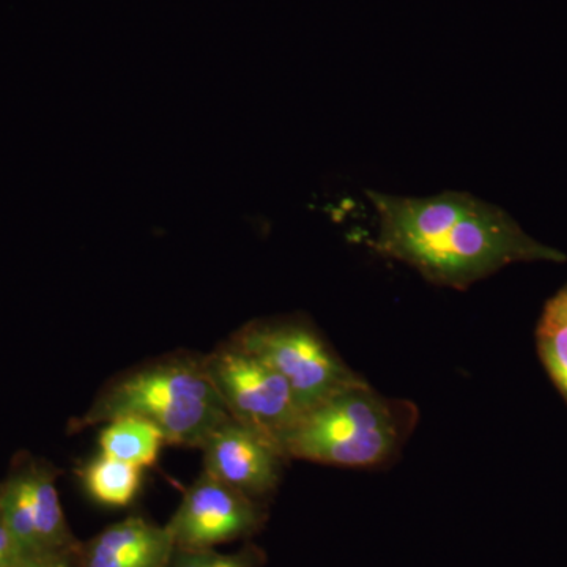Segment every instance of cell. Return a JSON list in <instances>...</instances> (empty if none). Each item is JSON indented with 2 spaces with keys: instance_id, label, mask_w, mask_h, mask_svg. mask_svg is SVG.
I'll return each mask as SVG.
<instances>
[{
  "instance_id": "cell-1",
  "label": "cell",
  "mask_w": 567,
  "mask_h": 567,
  "mask_svg": "<svg viewBox=\"0 0 567 567\" xmlns=\"http://www.w3.org/2000/svg\"><path fill=\"white\" fill-rule=\"evenodd\" d=\"M365 196L379 216L375 252L410 265L435 286L466 290L511 264L566 260L525 234L509 213L468 193Z\"/></svg>"
},
{
  "instance_id": "cell-2",
  "label": "cell",
  "mask_w": 567,
  "mask_h": 567,
  "mask_svg": "<svg viewBox=\"0 0 567 567\" xmlns=\"http://www.w3.org/2000/svg\"><path fill=\"white\" fill-rule=\"evenodd\" d=\"M136 416L159 429L167 445L203 447L230 420L203 358L171 357L133 369L104 388L74 427Z\"/></svg>"
},
{
  "instance_id": "cell-3",
  "label": "cell",
  "mask_w": 567,
  "mask_h": 567,
  "mask_svg": "<svg viewBox=\"0 0 567 567\" xmlns=\"http://www.w3.org/2000/svg\"><path fill=\"white\" fill-rule=\"evenodd\" d=\"M416 406L377 393L368 382L309 410L282 442L287 458L371 468L390 462L415 427Z\"/></svg>"
},
{
  "instance_id": "cell-4",
  "label": "cell",
  "mask_w": 567,
  "mask_h": 567,
  "mask_svg": "<svg viewBox=\"0 0 567 567\" xmlns=\"http://www.w3.org/2000/svg\"><path fill=\"white\" fill-rule=\"evenodd\" d=\"M230 341L271 365L292 388L305 415L336 394L365 382L301 317L254 320Z\"/></svg>"
},
{
  "instance_id": "cell-5",
  "label": "cell",
  "mask_w": 567,
  "mask_h": 567,
  "mask_svg": "<svg viewBox=\"0 0 567 567\" xmlns=\"http://www.w3.org/2000/svg\"><path fill=\"white\" fill-rule=\"evenodd\" d=\"M203 360L229 415L282 450L284 440L305 416L289 383L271 365L234 341Z\"/></svg>"
},
{
  "instance_id": "cell-6",
  "label": "cell",
  "mask_w": 567,
  "mask_h": 567,
  "mask_svg": "<svg viewBox=\"0 0 567 567\" xmlns=\"http://www.w3.org/2000/svg\"><path fill=\"white\" fill-rule=\"evenodd\" d=\"M264 522L262 503L203 472L183 495L166 527L175 547L216 548L248 539L262 528Z\"/></svg>"
},
{
  "instance_id": "cell-7",
  "label": "cell",
  "mask_w": 567,
  "mask_h": 567,
  "mask_svg": "<svg viewBox=\"0 0 567 567\" xmlns=\"http://www.w3.org/2000/svg\"><path fill=\"white\" fill-rule=\"evenodd\" d=\"M200 450L204 472L259 503L274 494L284 462L289 461L276 443L234 417L219 425Z\"/></svg>"
},
{
  "instance_id": "cell-8",
  "label": "cell",
  "mask_w": 567,
  "mask_h": 567,
  "mask_svg": "<svg viewBox=\"0 0 567 567\" xmlns=\"http://www.w3.org/2000/svg\"><path fill=\"white\" fill-rule=\"evenodd\" d=\"M174 548L166 525L132 516L81 543L76 567H167Z\"/></svg>"
},
{
  "instance_id": "cell-9",
  "label": "cell",
  "mask_w": 567,
  "mask_h": 567,
  "mask_svg": "<svg viewBox=\"0 0 567 567\" xmlns=\"http://www.w3.org/2000/svg\"><path fill=\"white\" fill-rule=\"evenodd\" d=\"M24 470L37 555L78 554L81 543L74 537L63 514L51 466L32 464Z\"/></svg>"
},
{
  "instance_id": "cell-10",
  "label": "cell",
  "mask_w": 567,
  "mask_h": 567,
  "mask_svg": "<svg viewBox=\"0 0 567 567\" xmlns=\"http://www.w3.org/2000/svg\"><path fill=\"white\" fill-rule=\"evenodd\" d=\"M99 443L103 456L144 470L156 464L166 440L148 421L123 416L104 425Z\"/></svg>"
},
{
  "instance_id": "cell-11",
  "label": "cell",
  "mask_w": 567,
  "mask_h": 567,
  "mask_svg": "<svg viewBox=\"0 0 567 567\" xmlns=\"http://www.w3.org/2000/svg\"><path fill=\"white\" fill-rule=\"evenodd\" d=\"M87 494L100 505H132L142 486V468L100 454L80 470Z\"/></svg>"
},
{
  "instance_id": "cell-12",
  "label": "cell",
  "mask_w": 567,
  "mask_h": 567,
  "mask_svg": "<svg viewBox=\"0 0 567 567\" xmlns=\"http://www.w3.org/2000/svg\"><path fill=\"white\" fill-rule=\"evenodd\" d=\"M536 338L540 360L567 402V300L561 290L547 301Z\"/></svg>"
},
{
  "instance_id": "cell-13",
  "label": "cell",
  "mask_w": 567,
  "mask_h": 567,
  "mask_svg": "<svg viewBox=\"0 0 567 567\" xmlns=\"http://www.w3.org/2000/svg\"><path fill=\"white\" fill-rule=\"evenodd\" d=\"M267 555L262 548L246 544L233 554H223L216 548L175 547L167 567H264Z\"/></svg>"
},
{
  "instance_id": "cell-14",
  "label": "cell",
  "mask_w": 567,
  "mask_h": 567,
  "mask_svg": "<svg viewBox=\"0 0 567 567\" xmlns=\"http://www.w3.org/2000/svg\"><path fill=\"white\" fill-rule=\"evenodd\" d=\"M9 567H76V554L33 555L18 559Z\"/></svg>"
},
{
  "instance_id": "cell-15",
  "label": "cell",
  "mask_w": 567,
  "mask_h": 567,
  "mask_svg": "<svg viewBox=\"0 0 567 567\" xmlns=\"http://www.w3.org/2000/svg\"><path fill=\"white\" fill-rule=\"evenodd\" d=\"M561 293H563V295H565L566 300H567V286H566V287H563V289H561Z\"/></svg>"
}]
</instances>
